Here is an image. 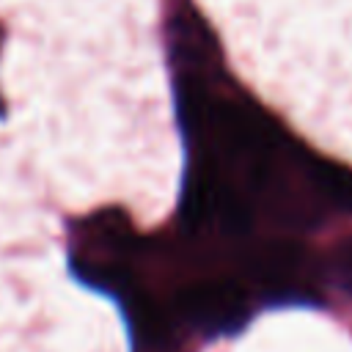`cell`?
Here are the masks:
<instances>
[{
  "label": "cell",
  "instance_id": "obj_1",
  "mask_svg": "<svg viewBox=\"0 0 352 352\" xmlns=\"http://www.w3.org/2000/svg\"><path fill=\"white\" fill-rule=\"evenodd\" d=\"M173 308L204 333H228L248 319V294L234 280H195L176 292Z\"/></svg>",
  "mask_w": 352,
  "mask_h": 352
},
{
  "label": "cell",
  "instance_id": "obj_4",
  "mask_svg": "<svg viewBox=\"0 0 352 352\" xmlns=\"http://www.w3.org/2000/svg\"><path fill=\"white\" fill-rule=\"evenodd\" d=\"M341 261H344V267L352 272V242H349V245L341 250Z\"/></svg>",
  "mask_w": 352,
  "mask_h": 352
},
{
  "label": "cell",
  "instance_id": "obj_5",
  "mask_svg": "<svg viewBox=\"0 0 352 352\" xmlns=\"http://www.w3.org/2000/svg\"><path fill=\"white\" fill-rule=\"evenodd\" d=\"M0 116H3V102H0Z\"/></svg>",
  "mask_w": 352,
  "mask_h": 352
},
{
  "label": "cell",
  "instance_id": "obj_2",
  "mask_svg": "<svg viewBox=\"0 0 352 352\" xmlns=\"http://www.w3.org/2000/svg\"><path fill=\"white\" fill-rule=\"evenodd\" d=\"M297 264H300V248H294L289 242H272L256 253L253 267L261 278L275 280V278H289Z\"/></svg>",
  "mask_w": 352,
  "mask_h": 352
},
{
  "label": "cell",
  "instance_id": "obj_3",
  "mask_svg": "<svg viewBox=\"0 0 352 352\" xmlns=\"http://www.w3.org/2000/svg\"><path fill=\"white\" fill-rule=\"evenodd\" d=\"M314 173H316V184L322 187V192L338 206L352 212V170L319 160L314 162Z\"/></svg>",
  "mask_w": 352,
  "mask_h": 352
}]
</instances>
